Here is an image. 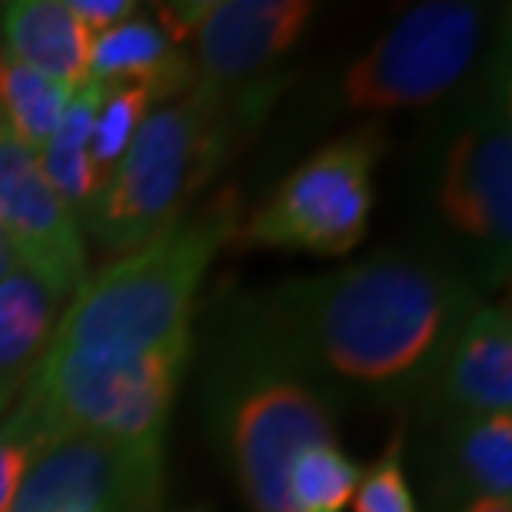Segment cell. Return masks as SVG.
I'll return each instance as SVG.
<instances>
[{
    "label": "cell",
    "instance_id": "6da1fadb",
    "mask_svg": "<svg viewBox=\"0 0 512 512\" xmlns=\"http://www.w3.org/2000/svg\"><path fill=\"white\" fill-rule=\"evenodd\" d=\"M479 306V286L443 256L380 250L340 270L276 286L256 306L263 356L313 366L370 393H423Z\"/></svg>",
    "mask_w": 512,
    "mask_h": 512
},
{
    "label": "cell",
    "instance_id": "7a4b0ae2",
    "mask_svg": "<svg viewBox=\"0 0 512 512\" xmlns=\"http://www.w3.org/2000/svg\"><path fill=\"white\" fill-rule=\"evenodd\" d=\"M237 227V193L223 190L147 247L87 273L64 303L44 353L127 360L187 343L203 280Z\"/></svg>",
    "mask_w": 512,
    "mask_h": 512
},
{
    "label": "cell",
    "instance_id": "3957f363",
    "mask_svg": "<svg viewBox=\"0 0 512 512\" xmlns=\"http://www.w3.org/2000/svg\"><path fill=\"white\" fill-rule=\"evenodd\" d=\"M273 90L276 84L233 90L197 84L190 94L153 110L80 213V230L114 260L157 240L197 207L243 130L260 124L276 97Z\"/></svg>",
    "mask_w": 512,
    "mask_h": 512
},
{
    "label": "cell",
    "instance_id": "277c9868",
    "mask_svg": "<svg viewBox=\"0 0 512 512\" xmlns=\"http://www.w3.org/2000/svg\"><path fill=\"white\" fill-rule=\"evenodd\" d=\"M187 356L190 340L127 360L40 353L20 393L44 413L57 436L163 446Z\"/></svg>",
    "mask_w": 512,
    "mask_h": 512
},
{
    "label": "cell",
    "instance_id": "5b68a950",
    "mask_svg": "<svg viewBox=\"0 0 512 512\" xmlns=\"http://www.w3.org/2000/svg\"><path fill=\"white\" fill-rule=\"evenodd\" d=\"M380 127H360L326 143L286 180L240 217L233 243L240 250H293L316 256H346L370 230L373 173L383 157Z\"/></svg>",
    "mask_w": 512,
    "mask_h": 512
},
{
    "label": "cell",
    "instance_id": "8992f818",
    "mask_svg": "<svg viewBox=\"0 0 512 512\" xmlns=\"http://www.w3.org/2000/svg\"><path fill=\"white\" fill-rule=\"evenodd\" d=\"M483 44V7L426 0L409 7L343 77V100L363 114L413 110L443 100Z\"/></svg>",
    "mask_w": 512,
    "mask_h": 512
},
{
    "label": "cell",
    "instance_id": "52a82bcc",
    "mask_svg": "<svg viewBox=\"0 0 512 512\" xmlns=\"http://www.w3.org/2000/svg\"><path fill=\"white\" fill-rule=\"evenodd\" d=\"M227 443L253 512H293L286 476L293 459L336 439L333 409L290 370L263 360L227 396Z\"/></svg>",
    "mask_w": 512,
    "mask_h": 512
},
{
    "label": "cell",
    "instance_id": "ba28073f",
    "mask_svg": "<svg viewBox=\"0 0 512 512\" xmlns=\"http://www.w3.org/2000/svg\"><path fill=\"white\" fill-rule=\"evenodd\" d=\"M439 213L446 227L479 250L489 283H503L512 250V124L509 80L489 74L473 117L449 140L439 173Z\"/></svg>",
    "mask_w": 512,
    "mask_h": 512
},
{
    "label": "cell",
    "instance_id": "9c48e42d",
    "mask_svg": "<svg viewBox=\"0 0 512 512\" xmlns=\"http://www.w3.org/2000/svg\"><path fill=\"white\" fill-rule=\"evenodd\" d=\"M163 446L57 436L17 486L7 512H157Z\"/></svg>",
    "mask_w": 512,
    "mask_h": 512
},
{
    "label": "cell",
    "instance_id": "30bf717a",
    "mask_svg": "<svg viewBox=\"0 0 512 512\" xmlns=\"http://www.w3.org/2000/svg\"><path fill=\"white\" fill-rule=\"evenodd\" d=\"M0 240L17 270L44 286L57 303L87 280V247L77 213L60 200L27 150L0 117Z\"/></svg>",
    "mask_w": 512,
    "mask_h": 512
},
{
    "label": "cell",
    "instance_id": "8fae6325",
    "mask_svg": "<svg viewBox=\"0 0 512 512\" xmlns=\"http://www.w3.org/2000/svg\"><path fill=\"white\" fill-rule=\"evenodd\" d=\"M310 17L313 4L306 0H207L193 30L197 84L243 87L296 44Z\"/></svg>",
    "mask_w": 512,
    "mask_h": 512
},
{
    "label": "cell",
    "instance_id": "7c38bea8",
    "mask_svg": "<svg viewBox=\"0 0 512 512\" xmlns=\"http://www.w3.org/2000/svg\"><path fill=\"white\" fill-rule=\"evenodd\" d=\"M446 419L506 416L512 409V313L486 303L469 313L423 389Z\"/></svg>",
    "mask_w": 512,
    "mask_h": 512
},
{
    "label": "cell",
    "instance_id": "4fadbf2b",
    "mask_svg": "<svg viewBox=\"0 0 512 512\" xmlns=\"http://www.w3.org/2000/svg\"><path fill=\"white\" fill-rule=\"evenodd\" d=\"M4 54L17 64L57 80L67 90L87 84L94 34L80 24L67 0H14L0 7Z\"/></svg>",
    "mask_w": 512,
    "mask_h": 512
},
{
    "label": "cell",
    "instance_id": "5bb4252c",
    "mask_svg": "<svg viewBox=\"0 0 512 512\" xmlns=\"http://www.w3.org/2000/svg\"><path fill=\"white\" fill-rule=\"evenodd\" d=\"M87 74L100 84H143L157 100H177L197 87L193 60L163 34L157 20L143 14L94 37Z\"/></svg>",
    "mask_w": 512,
    "mask_h": 512
},
{
    "label": "cell",
    "instance_id": "9a60e30c",
    "mask_svg": "<svg viewBox=\"0 0 512 512\" xmlns=\"http://www.w3.org/2000/svg\"><path fill=\"white\" fill-rule=\"evenodd\" d=\"M446 493L459 499L512 503V416L449 419L443 433Z\"/></svg>",
    "mask_w": 512,
    "mask_h": 512
},
{
    "label": "cell",
    "instance_id": "2e32d148",
    "mask_svg": "<svg viewBox=\"0 0 512 512\" xmlns=\"http://www.w3.org/2000/svg\"><path fill=\"white\" fill-rule=\"evenodd\" d=\"M100 90H104L100 80L80 84L67 100V110L60 117L54 137L37 153L40 170L50 180V187L60 193V200L74 213H84L100 190V177L94 163H90V127H94Z\"/></svg>",
    "mask_w": 512,
    "mask_h": 512
},
{
    "label": "cell",
    "instance_id": "e0dca14e",
    "mask_svg": "<svg viewBox=\"0 0 512 512\" xmlns=\"http://www.w3.org/2000/svg\"><path fill=\"white\" fill-rule=\"evenodd\" d=\"M54 306H60L54 296L17 266L0 280V376L37 363L54 333Z\"/></svg>",
    "mask_w": 512,
    "mask_h": 512
},
{
    "label": "cell",
    "instance_id": "ac0fdd59",
    "mask_svg": "<svg viewBox=\"0 0 512 512\" xmlns=\"http://www.w3.org/2000/svg\"><path fill=\"white\" fill-rule=\"evenodd\" d=\"M70 94L74 90L40 77L37 70L17 64L0 50V117L27 150L40 153L47 147L64 117Z\"/></svg>",
    "mask_w": 512,
    "mask_h": 512
},
{
    "label": "cell",
    "instance_id": "d6986e66",
    "mask_svg": "<svg viewBox=\"0 0 512 512\" xmlns=\"http://www.w3.org/2000/svg\"><path fill=\"white\" fill-rule=\"evenodd\" d=\"M360 476L363 466L346 456L336 439L303 449L286 476L293 512H343L350 506Z\"/></svg>",
    "mask_w": 512,
    "mask_h": 512
},
{
    "label": "cell",
    "instance_id": "ffe728a7",
    "mask_svg": "<svg viewBox=\"0 0 512 512\" xmlns=\"http://www.w3.org/2000/svg\"><path fill=\"white\" fill-rule=\"evenodd\" d=\"M153 104H157V94L143 84H104L94 127H90V163H94L100 183L110 177V170L124 157L133 133L150 117Z\"/></svg>",
    "mask_w": 512,
    "mask_h": 512
},
{
    "label": "cell",
    "instance_id": "44dd1931",
    "mask_svg": "<svg viewBox=\"0 0 512 512\" xmlns=\"http://www.w3.org/2000/svg\"><path fill=\"white\" fill-rule=\"evenodd\" d=\"M57 433L44 413L20 393L0 419V512H7L30 463L54 443Z\"/></svg>",
    "mask_w": 512,
    "mask_h": 512
},
{
    "label": "cell",
    "instance_id": "7402d4cb",
    "mask_svg": "<svg viewBox=\"0 0 512 512\" xmlns=\"http://www.w3.org/2000/svg\"><path fill=\"white\" fill-rule=\"evenodd\" d=\"M350 503L353 512H419L403 469V456H399V436L370 469H363Z\"/></svg>",
    "mask_w": 512,
    "mask_h": 512
},
{
    "label": "cell",
    "instance_id": "603a6c76",
    "mask_svg": "<svg viewBox=\"0 0 512 512\" xmlns=\"http://www.w3.org/2000/svg\"><path fill=\"white\" fill-rule=\"evenodd\" d=\"M67 4L94 37L104 34L110 27L124 24V20L137 14V4H133V0H67Z\"/></svg>",
    "mask_w": 512,
    "mask_h": 512
},
{
    "label": "cell",
    "instance_id": "cb8c5ba5",
    "mask_svg": "<svg viewBox=\"0 0 512 512\" xmlns=\"http://www.w3.org/2000/svg\"><path fill=\"white\" fill-rule=\"evenodd\" d=\"M456 512H512L509 499H469Z\"/></svg>",
    "mask_w": 512,
    "mask_h": 512
},
{
    "label": "cell",
    "instance_id": "d4e9b609",
    "mask_svg": "<svg viewBox=\"0 0 512 512\" xmlns=\"http://www.w3.org/2000/svg\"><path fill=\"white\" fill-rule=\"evenodd\" d=\"M14 270V260H10V253H7V247H4V240H0V280Z\"/></svg>",
    "mask_w": 512,
    "mask_h": 512
}]
</instances>
